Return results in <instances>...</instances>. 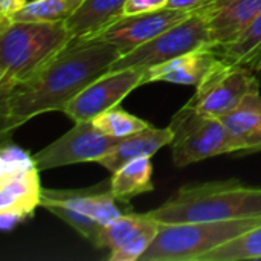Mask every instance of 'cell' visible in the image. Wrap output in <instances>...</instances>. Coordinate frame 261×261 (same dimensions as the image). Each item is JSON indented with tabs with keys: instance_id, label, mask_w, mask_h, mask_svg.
<instances>
[{
	"instance_id": "cell-25",
	"label": "cell",
	"mask_w": 261,
	"mask_h": 261,
	"mask_svg": "<svg viewBox=\"0 0 261 261\" xmlns=\"http://www.w3.org/2000/svg\"><path fill=\"white\" fill-rule=\"evenodd\" d=\"M161 229V223H156L153 226H150L148 229H145L141 236H138L133 242H130L128 245L112 251L109 255L110 261H136L141 260V257L145 254V251L150 248V245L153 243V240L156 239L158 232Z\"/></svg>"
},
{
	"instance_id": "cell-18",
	"label": "cell",
	"mask_w": 261,
	"mask_h": 261,
	"mask_svg": "<svg viewBox=\"0 0 261 261\" xmlns=\"http://www.w3.org/2000/svg\"><path fill=\"white\" fill-rule=\"evenodd\" d=\"M153 165L150 158H138L118 171L110 179V190L121 203H128L130 199L153 191Z\"/></svg>"
},
{
	"instance_id": "cell-10",
	"label": "cell",
	"mask_w": 261,
	"mask_h": 261,
	"mask_svg": "<svg viewBox=\"0 0 261 261\" xmlns=\"http://www.w3.org/2000/svg\"><path fill=\"white\" fill-rule=\"evenodd\" d=\"M191 14L194 12L165 6L156 11L122 15L99 31L95 37H99L101 40L113 44L121 52V55H125L144 43L153 40L159 34L165 32L167 29L187 20Z\"/></svg>"
},
{
	"instance_id": "cell-28",
	"label": "cell",
	"mask_w": 261,
	"mask_h": 261,
	"mask_svg": "<svg viewBox=\"0 0 261 261\" xmlns=\"http://www.w3.org/2000/svg\"><path fill=\"white\" fill-rule=\"evenodd\" d=\"M29 0H0V24H6L12 20V15L24 8Z\"/></svg>"
},
{
	"instance_id": "cell-30",
	"label": "cell",
	"mask_w": 261,
	"mask_h": 261,
	"mask_svg": "<svg viewBox=\"0 0 261 261\" xmlns=\"http://www.w3.org/2000/svg\"><path fill=\"white\" fill-rule=\"evenodd\" d=\"M254 72L261 78V55L258 57V60H257V63H255V66H254Z\"/></svg>"
},
{
	"instance_id": "cell-15",
	"label": "cell",
	"mask_w": 261,
	"mask_h": 261,
	"mask_svg": "<svg viewBox=\"0 0 261 261\" xmlns=\"http://www.w3.org/2000/svg\"><path fill=\"white\" fill-rule=\"evenodd\" d=\"M173 141V132L170 127L158 128V127H147L139 130L130 136L122 138L113 150L99 159L96 164L109 170L112 174L118 171L127 162L138 159V158H151L161 148L170 145Z\"/></svg>"
},
{
	"instance_id": "cell-4",
	"label": "cell",
	"mask_w": 261,
	"mask_h": 261,
	"mask_svg": "<svg viewBox=\"0 0 261 261\" xmlns=\"http://www.w3.org/2000/svg\"><path fill=\"white\" fill-rule=\"evenodd\" d=\"M261 225V217L161 223V229L139 261H199L200 257Z\"/></svg>"
},
{
	"instance_id": "cell-17",
	"label": "cell",
	"mask_w": 261,
	"mask_h": 261,
	"mask_svg": "<svg viewBox=\"0 0 261 261\" xmlns=\"http://www.w3.org/2000/svg\"><path fill=\"white\" fill-rule=\"evenodd\" d=\"M127 0H86L81 8L66 20L73 38L95 37L106 26L121 18Z\"/></svg>"
},
{
	"instance_id": "cell-14",
	"label": "cell",
	"mask_w": 261,
	"mask_h": 261,
	"mask_svg": "<svg viewBox=\"0 0 261 261\" xmlns=\"http://www.w3.org/2000/svg\"><path fill=\"white\" fill-rule=\"evenodd\" d=\"M217 58L219 57L213 47H202L187 52L162 64L148 67L145 72V84L164 81L171 84L197 86Z\"/></svg>"
},
{
	"instance_id": "cell-20",
	"label": "cell",
	"mask_w": 261,
	"mask_h": 261,
	"mask_svg": "<svg viewBox=\"0 0 261 261\" xmlns=\"http://www.w3.org/2000/svg\"><path fill=\"white\" fill-rule=\"evenodd\" d=\"M156 223L159 222L153 219L150 213H144V214L124 213L109 225L102 226L95 246L99 249H110V252L116 251L133 242L138 236H141L145 229H148Z\"/></svg>"
},
{
	"instance_id": "cell-7",
	"label": "cell",
	"mask_w": 261,
	"mask_h": 261,
	"mask_svg": "<svg viewBox=\"0 0 261 261\" xmlns=\"http://www.w3.org/2000/svg\"><path fill=\"white\" fill-rule=\"evenodd\" d=\"M202 47H211V34L205 12L197 11L153 40L125 55H121L109 70H121L128 67L148 69Z\"/></svg>"
},
{
	"instance_id": "cell-27",
	"label": "cell",
	"mask_w": 261,
	"mask_h": 261,
	"mask_svg": "<svg viewBox=\"0 0 261 261\" xmlns=\"http://www.w3.org/2000/svg\"><path fill=\"white\" fill-rule=\"evenodd\" d=\"M167 3L168 0H127L122 15H133L139 12L156 11V9L165 8Z\"/></svg>"
},
{
	"instance_id": "cell-9",
	"label": "cell",
	"mask_w": 261,
	"mask_h": 261,
	"mask_svg": "<svg viewBox=\"0 0 261 261\" xmlns=\"http://www.w3.org/2000/svg\"><path fill=\"white\" fill-rule=\"evenodd\" d=\"M119 141L118 138L101 133L92 121L75 122L67 133L35 153L34 161L40 171L73 164L98 162Z\"/></svg>"
},
{
	"instance_id": "cell-23",
	"label": "cell",
	"mask_w": 261,
	"mask_h": 261,
	"mask_svg": "<svg viewBox=\"0 0 261 261\" xmlns=\"http://www.w3.org/2000/svg\"><path fill=\"white\" fill-rule=\"evenodd\" d=\"M93 125L104 135L122 139L125 136H130L139 130H144L150 127L151 124L128 113L119 106H115L104 113L98 115L95 119H92Z\"/></svg>"
},
{
	"instance_id": "cell-19",
	"label": "cell",
	"mask_w": 261,
	"mask_h": 261,
	"mask_svg": "<svg viewBox=\"0 0 261 261\" xmlns=\"http://www.w3.org/2000/svg\"><path fill=\"white\" fill-rule=\"evenodd\" d=\"M216 55L229 63L254 69L261 55V12L231 41L213 47Z\"/></svg>"
},
{
	"instance_id": "cell-1",
	"label": "cell",
	"mask_w": 261,
	"mask_h": 261,
	"mask_svg": "<svg viewBox=\"0 0 261 261\" xmlns=\"http://www.w3.org/2000/svg\"><path fill=\"white\" fill-rule=\"evenodd\" d=\"M119 57L121 52L99 37L72 38L31 78L0 96L2 135L38 115L64 112L67 104Z\"/></svg>"
},
{
	"instance_id": "cell-8",
	"label": "cell",
	"mask_w": 261,
	"mask_h": 261,
	"mask_svg": "<svg viewBox=\"0 0 261 261\" xmlns=\"http://www.w3.org/2000/svg\"><path fill=\"white\" fill-rule=\"evenodd\" d=\"M145 72L147 69L142 67L109 70L81 90L67 104L63 113L73 122L92 121L106 110L119 106L127 95L144 86Z\"/></svg>"
},
{
	"instance_id": "cell-26",
	"label": "cell",
	"mask_w": 261,
	"mask_h": 261,
	"mask_svg": "<svg viewBox=\"0 0 261 261\" xmlns=\"http://www.w3.org/2000/svg\"><path fill=\"white\" fill-rule=\"evenodd\" d=\"M34 156L28 154L23 148L17 145H5L0 154V173H11L26 167L34 165Z\"/></svg>"
},
{
	"instance_id": "cell-29",
	"label": "cell",
	"mask_w": 261,
	"mask_h": 261,
	"mask_svg": "<svg viewBox=\"0 0 261 261\" xmlns=\"http://www.w3.org/2000/svg\"><path fill=\"white\" fill-rule=\"evenodd\" d=\"M213 0H168L167 8H174V9H182V11H205L211 6Z\"/></svg>"
},
{
	"instance_id": "cell-16",
	"label": "cell",
	"mask_w": 261,
	"mask_h": 261,
	"mask_svg": "<svg viewBox=\"0 0 261 261\" xmlns=\"http://www.w3.org/2000/svg\"><path fill=\"white\" fill-rule=\"evenodd\" d=\"M260 12L261 0H228L222 6L205 12L211 34V47L236 38Z\"/></svg>"
},
{
	"instance_id": "cell-24",
	"label": "cell",
	"mask_w": 261,
	"mask_h": 261,
	"mask_svg": "<svg viewBox=\"0 0 261 261\" xmlns=\"http://www.w3.org/2000/svg\"><path fill=\"white\" fill-rule=\"evenodd\" d=\"M41 206L44 210H47L50 214H54L55 217L61 219L70 228H73L83 239L89 240L93 245L96 243L102 226L99 223H96L93 219L78 213L76 210L70 208L69 205L60 203V202H52V200H43L41 199Z\"/></svg>"
},
{
	"instance_id": "cell-2",
	"label": "cell",
	"mask_w": 261,
	"mask_h": 261,
	"mask_svg": "<svg viewBox=\"0 0 261 261\" xmlns=\"http://www.w3.org/2000/svg\"><path fill=\"white\" fill-rule=\"evenodd\" d=\"M159 223L222 222L261 217V188L237 179L191 184L150 211Z\"/></svg>"
},
{
	"instance_id": "cell-3",
	"label": "cell",
	"mask_w": 261,
	"mask_h": 261,
	"mask_svg": "<svg viewBox=\"0 0 261 261\" xmlns=\"http://www.w3.org/2000/svg\"><path fill=\"white\" fill-rule=\"evenodd\" d=\"M72 38L66 21L0 24V96L31 78Z\"/></svg>"
},
{
	"instance_id": "cell-12",
	"label": "cell",
	"mask_w": 261,
	"mask_h": 261,
	"mask_svg": "<svg viewBox=\"0 0 261 261\" xmlns=\"http://www.w3.org/2000/svg\"><path fill=\"white\" fill-rule=\"evenodd\" d=\"M41 199L69 205L78 213L93 219L101 226L109 225L110 222H113L115 219L124 214V211L118 205L119 200L113 196L110 190V180L83 190L44 188Z\"/></svg>"
},
{
	"instance_id": "cell-11",
	"label": "cell",
	"mask_w": 261,
	"mask_h": 261,
	"mask_svg": "<svg viewBox=\"0 0 261 261\" xmlns=\"http://www.w3.org/2000/svg\"><path fill=\"white\" fill-rule=\"evenodd\" d=\"M38 174L37 164L0 173V225L3 231L14 229L20 222L32 217L37 206H41L43 188Z\"/></svg>"
},
{
	"instance_id": "cell-21",
	"label": "cell",
	"mask_w": 261,
	"mask_h": 261,
	"mask_svg": "<svg viewBox=\"0 0 261 261\" xmlns=\"http://www.w3.org/2000/svg\"><path fill=\"white\" fill-rule=\"evenodd\" d=\"M86 0H32L11 21H66Z\"/></svg>"
},
{
	"instance_id": "cell-22",
	"label": "cell",
	"mask_w": 261,
	"mask_h": 261,
	"mask_svg": "<svg viewBox=\"0 0 261 261\" xmlns=\"http://www.w3.org/2000/svg\"><path fill=\"white\" fill-rule=\"evenodd\" d=\"M261 258V225L226 242L200 257L199 261H242Z\"/></svg>"
},
{
	"instance_id": "cell-5",
	"label": "cell",
	"mask_w": 261,
	"mask_h": 261,
	"mask_svg": "<svg viewBox=\"0 0 261 261\" xmlns=\"http://www.w3.org/2000/svg\"><path fill=\"white\" fill-rule=\"evenodd\" d=\"M168 127L173 132L171 158L177 167H188L208 158L232 153L223 121L188 104L173 116Z\"/></svg>"
},
{
	"instance_id": "cell-6",
	"label": "cell",
	"mask_w": 261,
	"mask_h": 261,
	"mask_svg": "<svg viewBox=\"0 0 261 261\" xmlns=\"http://www.w3.org/2000/svg\"><path fill=\"white\" fill-rule=\"evenodd\" d=\"M254 92H260V76L254 70L217 58L187 104L202 113L222 118Z\"/></svg>"
},
{
	"instance_id": "cell-13",
	"label": "cell",
	"mask_w": 261,
	"mask_h": 261,
	"mask_svg": "<svg viewBox=\"0 0 261 261\" xmlns=\"http://www.w3.org/2000/svg\"><path fill=\"white\" fill-rule=\"evenodd\" d=\"M229 135L232 153L261 151V95L249 93L234 110L220 118Z\"/></svg>"
}]
</instances>
